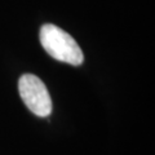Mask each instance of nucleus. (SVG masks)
<instances>
[{
    "mask_svg": "<svg viewBox=\"0 0 155 155\" xmlns=\"http://www.w3.org/2000/svg\"><path fill=\"white\" fill-rule=\"evenodd\" d=\"M18 91L23 104L36 116L44 118L52 111V100L45 84L32 74H25L18 80Z\"/></svg>",
    "mask_w": 155,
    "mask_h": 155,
    "instance_id": "nucleus-2",
    "label": "nucleus"
},
{
    "mask_svg": "<svg viewBox=\"0 0 155 155\" xmlns=\"http://www.w3.org/2000/svg\"><path fill=\"white\" fill-rule=\"evenodd\" d=\"M40 43L45 52L54 60L80 66L84 56L80 47L70 34L54 25H44L40 30Z\"/></svg>",
    "mask_w": 155,
    "mask_h": 155,
    "instance_id": "nucleus-1",
    "label": "nucleus"
}]
</instances>
